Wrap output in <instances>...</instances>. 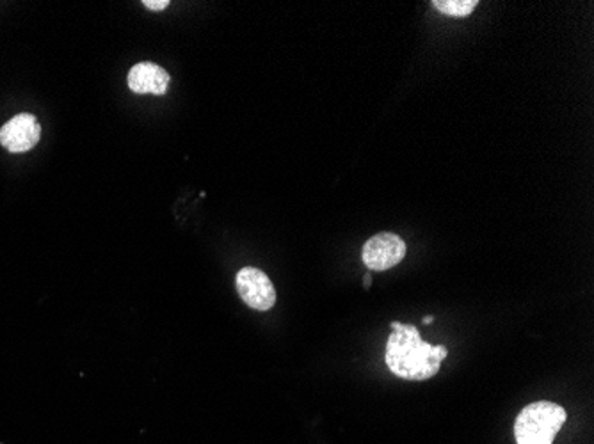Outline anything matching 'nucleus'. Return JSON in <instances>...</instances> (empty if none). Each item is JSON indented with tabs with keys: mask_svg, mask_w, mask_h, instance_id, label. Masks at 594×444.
<instances>
[{
	"mask_svg": "<svg viewBox=\"0 0 594 444\" xmlns=\"http://www.w3.org/2000/svg\"><path fill=\"white\" fill-rule=\"evenodd\" d=\"M390 327L393 332L388 337L384 359L391 373L405 380L433 379L447 357V347L423 341L415 325L391 322Z\"/></svg>",
	"mask_w": 594,
	"mask_h": 444,
	"instance_id": "1",
	"label": "nucleus"
},
{
	"mask_svg": "<svg viewBox=\"0 0 594 444\" xmlns=\"http://www.w3.org/2000/svg\"><path fill=\"white\" fill-rule=\"evenodd\" d=\"M564 407L553 401H534L523 407L514 421L518 444H551L566 423Z\"/></svg>",
	"mask_w": 594,
	"mask_h": 444,
	"instance_id": "2",
	"label": "nucleus"
},
{
	"mask_svg": "<svg viewBox=\"0 0 594 444\" xmlns=\"http://www.w3.org/2000/svg\"><path fill=\"white\" fill-rule=\"evenodd\" d=\"M405 242L395 233H377L365 242L361 251L363 263L370 270L383 272L398 265L405 256Z\"/></svg>",
	"mask_w": 594,
	"mask_h": 444,
	"instance_id": "3",
	"label": "nucleus"
},
{
	"mask_svg": "<svg viewBox=\"0 0 594 444\" xmlns=\"http://www.w3.org/2000/svg\"><path fill=\"white\" fill-rule=\"evenodd\" d=\"M238 297L256 311H269L276 304V290L270 283L269 276L255 266H244L238 270L235 279Z\"/></svg>",
	"mask_w": 594,
	"mask_h": 444,
	"instance_id": "4",
	"label": "nucleus"
},
{
	"mask_svg": "<svg viewBox=\"0 0 594 444\" xmlns=\"http://www.w3.org/2000/svg\"><path fill=\"white\" fill-rule=\"evenodd\" d=\"M41 137V126L32 114H18L0 128V144L11 153L34 148Z\"/></svg>",
	"mask_w": 594,
	"mask_h": 444,
	"instance_id": "5",
	"label": "nucleus"
},
{
	"mask_svg": "<svg viewBox=\"0 0 594 444\" xmlns=\"http://www.w3.org/2000/svg\"><path fill=\"white\" fill-rule=\"evenodd\" d=\"M169 82V73L164 67L157 66L155 63H137L132 66L127 77L128 87L137 94L152 92V94L162 96L167 92Z\"/></svg>",
	"mask_w": 594,
	"mask_h": 444,
	"instance_id": "6",
	"label": "nucleus"
},
{
	"mask_svg": "<svg viewBox=\"0 0 594 444\" xmlns=\"http://www.w3.org/2000/svg\"><path fill=\"white\" fill-rule=\"evenodd\" d=\"M433 6L447 16H468L479 6L477 0H433Z\"/></svg>",
	"mask_w": 594,
	"mask_h": 444,
	"instance_id": "7",
	"label": "nucleus"
},
{
	"mask_svg": "<svg viewBox=\"0 0 594 444\" xmlns=\"http://www.w3.org/2000/svg\"><path fill=\"white\" fill-rule=\"evenodd\" d=\"M142 6L149 11H164L169 6V2H167V0H144Z\"/></svg>",
	"mask_w": 594,
	"mask_h": 444,
	"instance_id": "8",
	"label": "nucleus"
},
{
	"mask_svg": "<svg viewBox=\"0 0 594 444\" xmlns=\"http://www.w3.org/2000/svg\"><path fill=\"white\" fill-rule=\"evenodd\" d=\"M370 284H372V276H370V274H365V277H363V286L370 288Z\"/></svg>",
	"mask_w": 594,
	"mask_h": 444,
	"instance_id": "9",
	"label": "nucleus"
},
{
	"mask_svg": "<svg viewBox=\"0 0 594 444\" xmlns=\"http://www.w3.org/2000/svg\"><path fill=\"white\" fill-rule=\"evenodd\" d=\"M434 322V316H423V323H425V325H430V323Z\"/></svg>",
	"mask_w": 594,
	"mask_h": 444,
	"instance_id": "10",
	"label": "nucleus"
}]
</instances>
